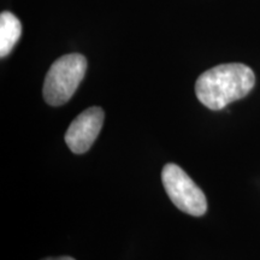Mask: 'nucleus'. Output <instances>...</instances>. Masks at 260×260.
<instances>
[{"label": "nucleus", "instance_id": "obj_1", "mask_svg": "<svg viewBox=\"0 0 260 260\" xmlns=\"http://www.w3.org/2000/svg\"><path fill=\"white\" fill-rule=\"evenodd\" d=\"M254 84L255 75L249 67L241 63L222 64L198 77L195 94L203 105L217 111L245 98Z\"/></svg>", "mask_w": 260, "mask_h": 260}, {"label": "nucleus", "instance_id": "obj_2", "mask_svg": "<svg viewBox=\"0 0 260 260\" xmlns=\"http://www.w3.org/2000/svg\"><path fill=\"white\" fill-rule=\"evenodd\" d=\"M87 70L86 57L79 53L63 56L51 65L44 82L42 94L48 105H64L82 82Z\"/></svg>", "mask_w": 260, "mask_h": 260}, {"label": "nucleus", "instance_id": "obj_3", "mask_svg": "<svg viewBox=\"0 0 260 260\" xmlns=\"http://www.w3.org/2000/svg\"><path fill=\"white\" fill-rule=\"evenodd\" d=\"M161 182L169 198L182 212L200 217L207 211L204 191L178 165H165L161 171Z\"/></svg>", "mask_w": 260, "mask_h": 260}, {"label": "nucleus", "instance_id": "obj_4", "mask_svg": "<svg viewBox=\"0 0 260 260\" xmlns=\"http://www.w3.org/2000/svg\"><path fill=\"white\" fill-rule=\"evenodd\" d=\"M103 123L102 107L93 106L80 113L65 133V142L70 151L76 154L86 153L99 135Z\"/></svg>", "mask_w": 260, "mask_h": 260}, {"label": "nucleus", "instance_id": "obj_5", "mask_svg": "<svg viewBox=\"0 0 260 260\" xmlns=\"http://www.w3.org/2000/svg\"><path fill=\"white\" fill-rule=\"evenodd\" d=\"M22 34V24L14 14L9 11L0 15V57L8 56Z\"/></svg>", "mask_w": 260, "mask_h": 260}, {"label": "nucleus", "instance_id": "obj_6", "mask_svg": "<svg viewBox=\"0 0 260 260\" xmlns=\"http://www.w3.org/2000/svg\"><path fill=\"white\" fill-rule=\"evenodd\" d=\"M44 260H75V259L71 258V256H59V258H47Z\"/></svg>", "mask_w": 260, "mask_h": 260}]
</instances>
